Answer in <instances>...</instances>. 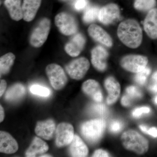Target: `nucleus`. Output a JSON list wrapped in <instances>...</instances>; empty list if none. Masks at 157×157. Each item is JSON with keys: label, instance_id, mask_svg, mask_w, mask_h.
Segmentation results:
<instances>
[{"label": "nucleus", "instance_id": "1", "mask_svg": "<svg viewBox=\"0 0 157 157\" xmlns=\"http://www.w3.org/2000/svg\"><path fill=\"white\" fill-rule=\"evenodd\" d=\"M117 35L121 42L130 48H138L142 42V29L139 23L134 19L121 22L118 27Z\"/></svg>", "mask_w": 157, "mask_h": 157}, {"label": "nucleus", "instance_id": "2", "mask_svg": "<svg viewBox=\"0 0 157 157\" xmlns=\"http://www.w3.org/2000/svg\"><path fill=\"white\" fill-rule=\"evenodd\" d=\"M122 144L126 149L142 155L148 150V140L135 130H127L121 137Z\"/></svg>", "mask_w": 157, "mask_h": 157}, {"label": "nucleus", "instance_id": "3", "mask_svg": "<svg viewBox=\"0 0 157 157\" xmlns=\"http://www.w3.org/2000/svg\"><path fill=\"white\" fill-rule=\"evenodd\" d=\"M106 127V122L104 119H95L83 123L80 130L82 135L86 140L90 143L95 144L103 136Z\"/></svg>", "mask_w": 157, "mask_h": 157}, {"label": "nucleus", "instance_id": "4", "mask_svg": "<svg viewBox=\"0 0 157 157\" xmlns=\"http://www.w3.org/2000/svg\"><path fill=\"white\" fill-rule=\"evenodd\" d=\"M46 73L50 84L55 90H59L63 89L67 83V75L59 65L56 64L48 65L46 67Z\"/></svg>", "mask_w": 157, "mask_h": 157}, {"label": "nucleus", "instance_id": "5", "mask_svg": "<svg viewBox=\"0 0 157 157\" xmlns=\"http://www.w3.org/2000/svg\"><path fill=\"white\" fill-rule=\"evenodd\" d=\"M148 63L146 56L140 55L130 54L124 56L120 65L124 70L131 73H137L144 70Z\"/></svg>", "mask_w": 157, "mask_h": 157}, {"label": "nucleus", "instance_id": "6", "mask_svg": "<svg viewBox=\"0 0 157 157\" xmlns=\"http://www.w3.org/2000/svg\"><path fill=\"white\" fill-rule=\"evenodd\" d=\"M51 27L50 20L44 18L35 28L30 38V43L35 48L41 47L48 38Z\"/></svg>", "mask_w": 157, "mask_h": 157}, {"label": "nucleus", "instance_id": "7", "mask_svg": "<svg viewBox=\"0 0 157 157\" xmlns=\"http://www.w3.org/2000/svg\"><path fill=\"white\" fill-rule=\"evenodd\" d=\"M56 25L65 36L74 35L78 30V24L73 15L66 12L59 13L55 18Z\"/></svg>", "mask_w": 157, "mask_h": 157}, {"label": "nucleus", "instance_id": "8", "mask_svg": "<svg viewBox=\"0 0 157 157\" xmlns=\"http://www.w3.org/2000/svg\"><path fill=\"white\" fill-rule=\"evenodd\" d=\"M90 67V62L85 57L73 60L66 67L67 73L71 78L80 80L85 76Z\"/></svg>", "mask_w": 157, "mask_h": 157}, {"label": "nucleus", "instance_id": "9", "mask_svg": "<svg viewBox=\"0 0 157 157\" xmlns=\"http://www.w3.org/2000/svg\"><path fill=\"white\" fill-rule=\"evenodd\" d=\"M73 126L68 123L59 124L56 131V144L57 147H62L70 145L74 137Z\"/></svg>", "mask_w": 157, "mask_h": 157}, {"label": "nucleus", "instance_id": "10", "mask_svg": "<svg viewBox=\"0 0 157 157\" xmlns=\"http://www.w3.org/2000/svg\"><path fill=\"white\" fill-rule=\"evenodd\" d=\"M120 17V10L116 4L110 3L101 8L99 11L98 19L105 25L113 23Z\"/></svg>", "mask_w": 157, "mask_h": 157}, {"label": "nucleus", "instance_id": "11", "mask_svg": "<svg viewBox=\"0 0 157 157\" xmlns=\"http://www.w3.org/2000/svg\"><path fill=\"white\" fill-rule=\"evenodd\" d=\"M109 53L101 45L94 47L91 51V63L94 67L99 72H104L107 69Z\"/></svg>", "mask_w": 157, "mask_h": 157}, {"label": "nucleus", "instance_id": "12", "mask_svg": "<svg viewBox=\"0 0 157 157\" xmlns=\"http://www.w3.org/2000/svg\"><path fill=\"white\" fill-rule=\"evenodd\" d=\"M89 35L96 42L110 48L113 45L112 38L105 30L96 24H92L88 29Z\"/></svg>", "mask_w": 157, "mask_h": 157}, {"label": "nucleus", "instance_id": "13", "mask_svg": "<svg viewBox=\"0 0 157 157\" xmlns=\"http://www.w3.org/2000/svg\"><path fill=\"white\" fill-rule=\"evenodd\" d=\"M104 85L108 93L106 101L107 104H115L120 96L121 87L119 82L113 76H109L104 80Z\"/></svg>", "mask_w": 157, "mask_h": 157}, {"label": "nucleus", "instance_id": "14", "mask_svg": "<svg viewBox=\"0 0 157 157\" xmlns=\"http://www.w3.org/2000/svg\"><path fill=\"white\" fill-rule=\"evenodd\" d=\"M56 129L55 122L53 120L49 119L45 121H38L35 131L39 137L46 140H50L53 137Z\"/></svg>", "mask_w": 157, "mask_h": 157}, {"label": "nucleus", "instance_id": "15", "mask_svg": "<svg viewBox=\"0 0 157 157\" xmlns=\"http://www.w3.org/2000/svg\"><path fill=\"white\" fill-rule=\"evenodd\" d=\"M82 90L86 95L95 102L100 103L103 101L101 85L96 80L90 79L84 82L82 86Z\"/></svg>", "mask_w": 157, "mask_h": 157}, {"label": "nucleus", "instance_id": "16", "mask_svg": "<svg viewBox=\"0 0 157 157\" xmlns=\"http://www.w3.org/2000/svg\"><path fill=\"white\" fill-rule=\"evenodd\" d=\"M85 44L86 39L84 36L81 33L76 34L65 45V51L70 56H78L83 50Z\"/></svg>", "mask_w": 157, "mask_h": 157}, {"label": "nucleus", "instance_id": "17", "mask_svg": "<svg viewBox=\"0 0 157 157\" xmlns=\"http://www.w3.org/2000/svg\"><path fill=\"white\" fill-rule=\"evenodd\" d=\"M144 29L151 39H157V8L148 11L143 23Z\"/></svg>", "mask_w": 157, "mask_h": 157}, {"label": "nucleus", "instance_id": "18", "mask_svg": "<svg viewBox=\"0 0 157 157\" xmlns=\"http://www.w3.org/2000/svg\"><path fill=\"white\" fill-rule=\"evenodd\" d=\"M18 144L16 140L8 132H0V152L12 154L17 151Z\"/></svg>", "mask_w": 157, "mask_h": 157}, {"label": "nucleus", "instance_id": "19", "mask_svg": "<svg viewBox=\"0 0 157 157\" xmlns=\"http://www.w3.org/2000/svg\"><path fill=\"white\" fill-rule=\"evenodd\" d=\"M42 0H24L22 5L23 18L26 21L29 22L34 19Z\"/></svg>", "mask_w": 157, "mask_h": 157}, {"label": "nucleus", "instance_id": "20", "mask_svg": "<svg viewBox=\"0 0 157 157\" xmlns=\"http://www.w3.org/2000/svg\"><path fill=\"white\" fill-rule=\"evenodd\" d=\"M69 152L72 157H86L88 155L89 149L87 145L81 138L78 135H75L70 144Z\"/></svg>", "mask_w": 157, "mask_h": 157}, {"label": "nucleus", "instance_id": "21", "mask_svg": "<svg viewBox=\"0 0 157 157\" xmlns=\"http://www.w3.org/2000/svg\"><path fill=\"white\" fill-rule=\"evenodd\" d=\"M49 147L44 140L38 137H35L30 146L25 152V156L28 157L37 156L42 155L48 151Z\"/></svg>", "mask_w": 157, "mask_h": 157}, {"label": "nucleus", "instance_id": "22", "mask_svg": "<svg viewBox=\"0 0 157 157\" xmlns=\"http://www.w3.org/2000/svg\"><path fill=\"white\" fill-rule=\"evenodd\" d=\"M26 90L24 86L21 83L14 84L9 88L5 94V99L9 102H17L25 95Z\"/></svg>", "mask_w": 157, "mask_h": 157}, {"label": "nucleus", "instance_id": "23", "mask_svg": "<svg viewBox=\"0 0 157 157\" xmlns=\"http://www.w3.org/2000/svg\"><path fill=\"white\" fill-rule=\"evenodd\" d=\"M4 4L12 19L18 21L23 18L21 0H5Z\"/></svg>", "mask_w": 157, "mask_h": 157}, {"label": "nucleus", "instance_id": "24", "mask_svg": "<svg viewBox=\"0 0 157 157\" xmlns=\"http://www.w3.org/2000/svg\"><path fill=\"white\" fill-rule=\"evenodd\" d=\"M142 97V92L138 88L131 86L127 88L126 94L122 98L121 103L124 107H129L135 100L140 99Z\"/></svg>", "mask_w": 157, "mask_h": 157}, {"label": "nucleus", "instance_id": "25", "mask_svg": "<svg viewBox=\"0 0 157 157\" xmlns=\"http://www.w3.org/2000/svg\"><path fill=\"white\" fill-rule=\"evenodd\" d=\"M15 56L9 52L4 55L0 58V73L1 75H6L9 73L14 64Z\"/></svg>", "mask_w": 157, "mask_h": 157}, {"label": "nucleus", "instance_id": "26", "mask_svg": "<svg viewBox=\"0 0 157 157\" xmlns=\"http://www.w3.org/2000/svg\"><path fill=\"white\" fill-rule=\"evenodd\" d=\"M100 9L96 6H91L87 8L82 17L83 21L86 23H91L98 19Z\"/></svg>", "mask_w": 157, "mask_h": 157}, {"label": "nucleus", "instance_id": "27", "mask_svg": "<svg viewBox=\"0 0 157 157\" xmlns=\"http://www.w3.org/2000/svg\"><path fill=\"white\" fill-rule=\"evenodd\" d=\"M156 5V0H135L134 6L138 11H149L154 8Z\"/></svg>", "mask_w": 157, "mask_h": 157}, {"label": "nucleus", "instance_id": "28", "mask_svg": "<svg viewBox=\"0 0 157 157\" xmlns=\"http://www.w3.org/2000/svg\"><path fill=\"white\" fill-rule=\"evenodd\" d=\"M30 91L33 94L40 97H47L51 94L49 89L39 85H33L30 87Z\"/></svg>", "mask_w": 157, "mask_h": 157}, {"label": "nucleus", "instance_id": "29", "mask_svg": "<svg viewBox=\"0 0 157 157\" xmlns=\"http://www.w3.org/2000/svg\"><path fill=\"white\" fill-rule=\"evenodd\" d=\"M151 70L150 68L146 67L144 70L136 73L135 76V80L137 84L143 85L146 82L149 75L150 74Z\"/></svg>", "mask_w": 157, "mask_h": 157}, {"label": "nucleus", "instance_id": "30", "mask_svg": "<svg viewBox=\"0 0 157 157\" xmlns=\"http://www.w3.org/2000/svg\"><path fill=\"white\" fill-rule=\"evenodd\" d=\"M91 110L98 115L104 116L107 113V107L104 104H100L99 102L92 105Z\"/></svg>", "mask_w": 157, "mask_h": 157}, {"label": "nucleus", "instance_id": "31", "mask_svg": "<svg viewBox=\"0 0 157 157\" xmlns=\"http://www.w3.org/2000/svg\"><path fill=\"white\" fill-rule=\"evenodd\" d=\"M123 128V124L121 121L118 120H114L109 124V130L110 132L114 133L120 132Z\"/></svg>", "mask_w": 157, "mask_h": 157}, {"label": "nucleus", "instance_id": "32", "mask_svg": "<svg viewBox=\"0 0 157 157\" xmlns=\"http://www.w3.org/2000/svg\"><path fill=\"white\" fill-rule=\"evenodd\" d=\"M151 109L149 107L144 106V107H138L134 109L132 111V114L134 117L138 118L140 117L143 114L149 113Z\"/></svg>", "mask_w": 157, "mask_h": 157}, {"label": "nucleus", "instance_id": "33", "mask_svg": "<svg viewBox=\"0 0 157 157\" xmlns=\"http://www.w3.org/2000/svg\"><path fill=\"white\" fill-rule=\"evenodd\" d=\"M88 0H76L74 4V9L77 11H81L87 7Z\"/></svg>", "mask_w": 157, "mask_h": 157}, {"label": "nucleus", "instance_id": "34", "mask_svg": "<svg viewBox=\"0 0 157 157\" xmlns=\"http://www.w3.org/2000/svg\"><path fill=\"white\" fill-rule=\"evenodd\" d=\"M110 155L109 154L108 152L104 150L99 149L97 150L92 155V157H109Z\"/></svg>", "mask_w": 157, "mask_h": 157}, {"label": "nucleus", "instance_id": "35", "mask_svg": "<svg viewBox=\"0 0 157 157\" xmlns=\"http://www.w3.org/2000/svg\"><path fill=\"white\" fill-rule=\"evenodd\" d=\"M7 86V82L6 80L4 79H1V82H0V97H2V96L4 94L6 91Z\"/></svg>", "mask_w": 157, "mask_h": 157}, {"label": "nucleus", "instance_id": "36", "mask_svg": "<svg viewBox=\"0 0 157 157\" xmlns=\"http://www.w3.org/2000/svg\"><path fill=\"white\" fill-rule=\"evenodd\" d=\"M147 134L152 136L153 137H157V128L155 127H152L148 129Z\"/></svg>", "mask_w": 157, "mask_h": 157}, {"label": "nucleus", "instance_id": "37", "mask_svg": "<svg viewBox=\"0 0 157 157\" xmlns=\"http://www.w3.org/2000/svg\"><path fill=\"white\" fill-rule=\"evenodd\" d=\"M5 117V110L2 105H0V122L2 123L4 121Z\"/></svg>", "mask_w": 157, "mask_h": 157}, {"label": "nucleus", "instance_id": "38", "mask_svg": "<svg viewBox=\"0 0 157 157\" xmlns=\"http://www.w3.org/2000/svg\"><path fill=\"white\" fill-rule=\"evenodd\" d=\"M148 89L151 91L152 92L154 93H157V84L152 83L148 86Z\"/></svg>", "mask_w": 157, "mask_h": 157}, {"label": "nucleus", "instance_id": "39", "mask_svg": "<svg viewBox=\"0 0 157 157\" xmlns=\"http://www.w3.org/2000/svg\"><path fill=\"white\" fill-rule=\"evenodd\" d=\"M139 128H140V130L142 132L146 133V134H147L149 129L146 126L144 125H140L139 126Z\"/></svg>", "mask_w": 157, "mask_h": 157}, {"label": "nucleus", "instance_id": "40", "mask_svg": "<svg viewBox=\"0 0 157 157\" xmlns=\"http://www.w3.org/2000/svg\"><path fill=\"white\" fill-rule=\"evenodd\" d=\"M152 79L153 83H155L157 84V71H155L154 73L153 74L152 76Z\"/></svg>", "mask_w": 157, "mask_h": 157}, {"label": "nucleus", "instance_id": "41", "mask_svg": "<svg viewBox=\"0 0 157 157\" xmlns=\"http://www.w3.org/2000/svg\"><path fill=\"white\" fill-rule=\"evenodd\" d=\"M39 157H52V156H51V155H49L44 154V155H41L39 156Z\"/></svg>", "mask_w": 157, "mask_h": 157}, {"label": "nucleus", "instance_id": "42", "mask_svg": "<svg viewBox=\"0 0 157 157\" xmlns=\"http://www.w3.org/2000/svg\"><path fill=\"white\" fill-rule=\"evenodd\" d=\"M155 103L157 104V96H156V97H155Z\"/></svg>", "mask_w": 157, "mask_h": 157}]
</instances>
